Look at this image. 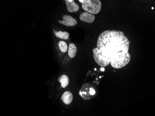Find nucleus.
Wrapping results in <instances>:
<instances>
[{
    "label": "nucleus",
    "mask_w": 155,
    "mask_h": 116,
    "mask_svg": "<svg viewBox=\"0 0 155 116\" xmlns=\"http://www.w3.org/2000/svg\"><path fill=\"white\" fill-rule=\"evenodd\" d=\"M61 100L65 104L68 105L72 103L73 100V95L70 91H66L62 94Z\"/></svg>",
    "instance_id": "8"
},
{
    "label": "nucleus",
    "mask_w": 155,
    "mask_h": 116,
    "mask_svg": "<svg viewBox=\"0 0 155 116\" xmlns=\"http://www.w3.org/2000/svg\"><path fill=\"white\" fill-rule=\"evenodd\" d=\"M58 81L60 82L61 86L63 88H65L69 83V78L67 75H63L60 76L58 78Z\"/></svg>",
    "instance_id": "9"
},
{
    "label": "nucleus",
    "mask_w": 155,
    "mask_h": 116,
    "mask_svg": "<svg viewBox=\"0 0 155 116\" xmlns=\"http://www.w3.org/2000/svg\"><path fill=\"white\" fill-rule=\"evenodd\" d=\"M101 71H104V68H101Z\"/></svg>",
    "instance_id": "13"
},
{
    "label": "nucleus",
    "mask_w": 155,
    "mask_h": 116,
    "mask_svg": "<svg viewBox=\"0 0 155 116\" xmlns=\"http://www.w3.org/2000/svg\"><path fill=\"white\" fill-rule=\"evenodd\" d=\"M95 17L93 14L87 12H84L81 14L80 16V19L84 22L88 23H92L94 22Z\"/></svg>",
    "instance_id": "7"
},
{
    "label": "nucleus",
    "mask_w": 155,
    "mask_h": 116,
    "mask_svg": "<svg viewBox=\"0 0 155 116\" xmlns=\"http://www.w3.org/2000/svg\"><path fill=\"white\" fill-rule=\"evenodd\" d=\"M53 31H54L55 35L57 38L63 39V40H68L69 38L70 35L68 32H66V31L62 32L61 31H57L55 30L54 29H53Z\"/></svg>",
    "instance_id": "10"
},
{
    "label": "nucleus",
    "mask_w": 155,
    "mask_h": 116,
    "mask_svg": "<svg viewBox=\"0 0 155 116\" xmlns=\"http://www.w3.org/2000/svg\"><path fill=\"white\" fill-rule=\"evenodd\" d=\"M62 19L63 21L59 20L58 22L60 24H62L64 26H67V27H73V26H75L77 24V22L76 19L71 15H63Z\"/></svg>",
    "instance_id": "5"
},
{
    "label": "nucleus",
    "mask_w": 155,
    "mask_h": 116,
    "mask_svg": "<svg viewBox=\"0 0 155 116\" xmlns=\"http://www.w3.org/2000/svg\"><path fill=\"white\" fill-rule=\"evenodd\" d=\"M96 88L94 85L89 84L85 83L82 86L79 91L81 97L84 100H90L95 97Z\"/></svg>",
    "instance_id": "3"
},
{
    "label": "nucleus",
    "mask_w": 155,
    "mask_h": 116,
    "mask_svg": "<svg viewBox=\"0 0 155 116\" xmlns=\"http://www.w3.org/2000/svg\"><path fill=\"white\" fill-rule=\"evenodd\" d=\"M130 41L122 31L105 30L97 38V46L104 56L110 59L111 67L130 57Z\"/></svg>",
    "instance_id": "1"
},
{
    "label": "nucleus",
    "mask_w": 155,
    "mask_h": 116,
    "mask_svg": "<svg viewBox=\"0 0 155 116\" xmlns=\"http://www.w3.org/2000/svg\"><path fill=\"white\" fill-rule=\"evenodd\" d=\"M77 48L76 46L74 43H70L68 46V54L70 58L72 59L75 57L77 54Z\"/></svg>",
    "instance_id": "11"
},
{
    "label": "nucleus",
    "mask_w": 155,
    "mask_h": 116,
    "mask_svg": "<svg viewBox=\"0 0 155 116\" xmlns=\"http://www.w3.org/2000/svg\"><path fill=\"white\" fill-rule=\"evenodd\" d=\"M82 3V8L84 11L93 15L98 14L101 9V3L100 0L79 1Z\"/></svg>",
    "instance_id": "2"
},
{
    "label": "nucleus",
    "mask_w": 155,
    "mask_h": 116,
    "mask_svg": "<svg viewBox=\"0 0 155 116\" xmlns=\"http://www.w3.org/2000/svg\"><path fill=\"white\" fill-rule=\"evenodd\" d=\"M65 3L67 9L70 13L77 12L80 9L79 5L75 2L74 0H66Z\"/></svg>",
    "instance_id": "6"
},
{
    "label": "nucleus",
    "mask_w": 155,
    "mask_h": 116,
    "mask_svg": "<svg viewBox=\"0 0 155 116\" xmlns=\"http://www.w3.org/2000/svg\"><path fill=\"white\" fill-rule=\"evenodd\" d=\"M58 46L61 52L62 53H66L67 52L68 47L66 42L63 41H60L58 43Z\"/></svg>",
    "instance_id": "12"
},
{
    "label": "nucleus",
    "mask_w": 155,
    "mask_h": 116,
    "mask_svg": "<svg viewBox=\"0 0 155 116\" xmlns=\"http://www.w3.org/2000/svg\"><path fill=\"white\" fill-rule=\"evenodd\" d=\"M93 52L95 61L99 66L104 68L110 64V58L104 56L101 51L97 47L93 49Z\"/></svg>",
    "instance_id": "4"
}]
</instances>
